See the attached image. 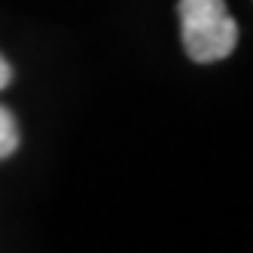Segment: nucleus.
I'll use <instances>...</instances> for the list:
<instances>
[{
  "mask_svg": "<svg viewBox=\"0 0 253 253\" xmlns=\"http://www.w3.org/2000/svg\"><path fill=\"white\" fill-rule=\"evenodd\" d=\"M12 83V67L6 64V58H0V88H6Z\"/></svg>",
  "mask_w": 253,
  "mask_h": 253,
  "instance_id": "nucleus-3",
  "label": "nucleus"
},
{
  "mask_svg": "<svg viewBox=\"0 0 253 253\" xmlns=\"http://www.w3.org/2000/svg\"><path fill=\"white\" fill-rule=\"evenodd\" d=\"M180 34L186 55L198 64L229 58L238 46V25L223 0H180Z\"/></svg>",
  "mask_w": 253,
  "mask_h": 253,
  "instance_id": "nucleus-1",
  "label": "nucleus"
},
{
  "mask_svg": "<svg viewBox=\"0 0 253 253\" xmlns=\"http://www.w3.org/2000/svg\"><path fill=\"white\" fill-rule=\"evenodd\" d=\"M15 150H19V125L6 107H0V159L12 156Z\"/></svg>",
  "mask_w": 253,
  "mask_h": 253,
  "instance_id": "nucleus-2",
  "label": "nucleus"
}]
</instances>
